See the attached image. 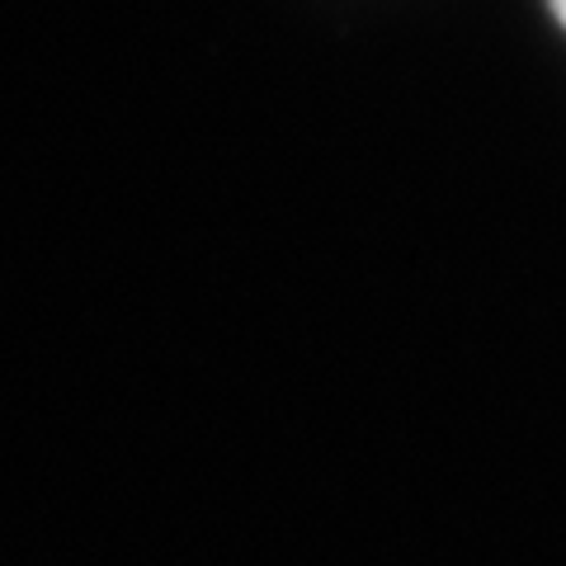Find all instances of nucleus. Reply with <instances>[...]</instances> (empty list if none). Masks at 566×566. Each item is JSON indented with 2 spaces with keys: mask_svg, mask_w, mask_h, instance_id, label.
Segmentation results:
<instances>
[{
  "mask_svg": "<svg viewBox=\"0 0 566 566\" xmlns=\"http://www.w3.org/2000/svg\"><path fill=\"white\" fill-rule=\"evenodd\" d=\"M547 10H553V14H557V24L566 29V0H547Z\"/></svg>",
  "mask_w": 566,
  "mask_h": 566,
  "instance_id": "nucleus-1",
  "label": "nucleus"
}]
</instances>
